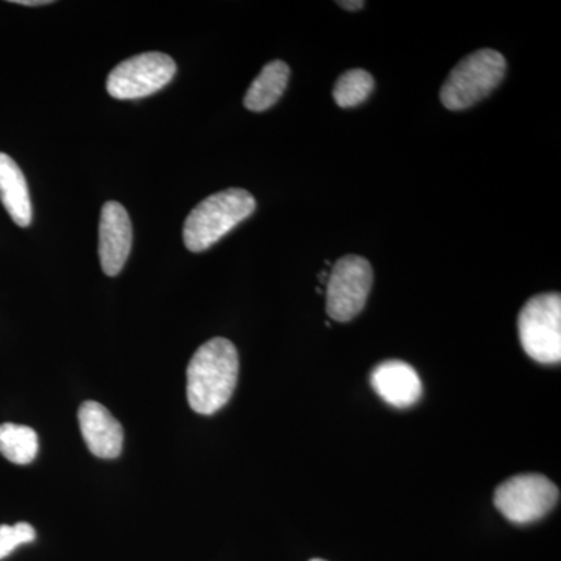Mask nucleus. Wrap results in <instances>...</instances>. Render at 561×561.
I'll return each mask as SVG.
<instances>
[{"label": "nucleus", "mask_w": 561, "mask_h": 561, "mask_svg": "<svg viewBox=\"0 0 561 561\" xmlns=\"http://www.w3.org/2000/svg\"><path fill=\"white\" fill-rule=\"evenodd\" d=\"M370 383L381 400L398 409L412 408L423 393L419 373L408 362L402 360L379 364L371 371Z\"/></svg>", "instance_id": "9d476101"}, {"label": "nucleus", "mask_w": 561, "mask_h": 561, "mask_svg": "<svg viewBox=\"0 0 561 561\" xmlns=\"http://www.w3.org/2000/svg\"><path fill=\"white\" fill-rule=\"evenodd\" d=\"M36 531L28 523H18L14 526H0V560L9 557L21 545L35 541Z\"/></svg>", "instance_id": "2eb2a0df"}, {"label": "nucleus", "mask_w": 561, "mask_h": 561, "mask_svg": "<svg viewBox=\"0 0 561 561\" xmlns=\"http://www.w3.org/2000/svg\"><path fill=\"white\" fill-rule=\"evenodd\" d=\"M337 3H339V5L342 7V9L351 10V11L360 10L362 7L365 5V2H362V0H357V2H354V0H343V2H337Z\"/></svg>", "instance_id": "dca6fc26"}, {"label": "nucleus", "mask_w": 561, "mask_h": 561, "mask_svg": "<svg viewBox=\"0 0 561 561\" xmlns=\"http://www.w3.org/2000/svg\"><path fill=\"white\" fill-rule=\"evenodd\" d=\"M560 490L542 474H519L501 483L494 493L497 511L515 524H530L556 507Z\"/></svg>", "instance_id": "39448f33"}, {"label": "nucleus", "mask_w": 561, "mask_h": 561, "mask_svg": "<svg viewBox=\"0 0 561 561\" xmlns=\"http://www.w3.org/2000/svg\"><path fill=\"white\" fill-rule=\"evenodd\" d=\"M0 202L18 227H31L33 214L27 181L16 161L5 153H0Z\"/></svg>", "instance_id": "9b49d317"}, {"label": "nucleus", "mask_w": 561, "mask_h": 561, "mask_svg": "<svg viewBox=\"0 0 561 561\" xmlns=\"http://www.w3.org/2000/svg\"><path fill=\"white\" fill-rule=\"evenodd\" d=\"M176 73L175 61L161 51H147L111 70L106 91L117 101H136L161 91Z\"/></svg>", "instance_id": "423d86ee"}, {"label": "nucleus", "mask_w": 561, "mask_h": 561, "mask_svg": "<svg viewBox=\"0 0 561 561\" xmlns=\"http://www.w3.org/2000/svg\"><path fill=\"white\" fill-rule=\"evenodd\" d=\"M39 442L36 432L21 424H0V454L16 465H28L38 454Z\"/></svg>", "instance_id": "ddd939ff"}, {"label": "nucleus", "mask_w": 561, "mask_h": 561, "mask_svg": "<svg viewBox=\"0 0 561 561\" xmlns=\"http://www.w3.org/2000/svg\"><path fill=\"white\" fill-rule=\"evenodd\" d=\"M311 561H327V560H321V559H313Z\"/></svg>", "instance_id": "a211bd4d"}, {"label": "nucleus", "mask_w": 561, "mask_h": 561, "mask_svg": "<svg viewBox=\"0 0 561 561\" xmlns=\"http://www.w3.org/2000/svg\"><path fill=\"white\" fill-rule=\"evenodd\" d=\"M13 3H18V5L25 7H39V5H49L50 0H14Z\"/></svg>", "instance_id": "f3484780"}, {"label": "nucleus", "mask_w": 561, "mask_h": 561, "mask_svg": "<svg viewBox=\"0 0 561 561\" xmlns=\"http://www.w3.org/2000/svg\"><path fill=\"white\" fill-rule=\"evenodd\" d=\"M518 332L523 348L530 359L545 365L560 364V294L551 291L531 297L519 312Z\"/></svg>", "instance_id": "20e7f679"}, {"label": "nucleus", "mask_w": 561, "mask_h": 561, "mask_svg": "<svg viewBox=\"0 0 561 561\" xmlns=\"http://www.w3.org/2000/svg\"><path fill=\"white\" fill-rule=\"evenodd\" d=\"M289 77L290 68L286 62L280 60L268 62L247 91L243 99L245 108L254 113L272 108L283 98Z\"/></svg>", "instance_id": "f8f14e48"}, {"label": "nucleus", "mask_w": 561, "mask_h": 561, "mask_svg": "<svg viewBox=\"0 0 561 561\" xmlns=\"http://www.w3.org/2000/svg\"><path fill=\"white\" fill-rule=\"evenodd\" d=\"M238 378L236 346L221 337L203 343L187 367V402L192 411L201 415L219 412L231 400Z\"/></svg>", "instance_id": "f257e3e1"}, {"label": "nucleus", "mask_w": 561, "mask_h": 561, "mask_svg": "<svg viewBox=\"0 0 561 561\" xmlns=\"http://www.w3.org/2000/svg\"><path fill=\"white\" fill-rule=\"evenodd\" d=\"M79 423L88 449L101 459H116L124 446V430L105 405L87 401L80 405Z\"/></svg>", "instance_id": "1a4fd4ad"}, {"label": "nucleus", "mask_w": 561, "mask_h": 561, "mask_svg": "<svg viewBox=\"0 0 561 561\" xmlns=\"http://www.w3.org/2000/svg\"><path fill=\"white\" fill-rule=\"evenodd\" d=\"M256 209L249 191L217 192L191 210L183 228V241L192 253H202L220 241L232 228L242 224Z\"/></svg>", "instance_id": "f03ea898"}, {"label": "nucleus", "mask_w": 561, "mask_h": 561, "mask_svg": "<svg viewBox=\"0 0 561 561\" xmlns=\"http://www.w3.org/2000/svg\"><path fill=\"white\" fill-rule=\"evenodd\" d=\"M373 286V268L365 257L348 254L335 262L327 280V312L332 320L356 319Z\"/></svg>", "instance_id": "0eeeda50"}, {"label": "nucleus", "mask_w": 561, "mask_h": 561, "mask_svg": "<svg viewBox=\"0 0 561 561\" xmlns=\"http://www.w3.org/2000/svg\"><path fill=\"white\" fill-rule=\"evenodd\" d=\"M131 243L133 227L127 209L117 202L105 203L99 225V256L106 275H119L130 256Z\"/></svg>", "instance_id": "6e6552de"}, {"label": "nucleus", "mask_w": 561, "mask_h": 561, "mask_svg": "<svg viewBox=\"0 0 561 561\" xmlns=\"http://www.w3.org/2000/svg\"><path fill=\"white\" fill-rule=\"evenodd\" d=\"M507 69L502 54L482 49L468 55L443 83L440 101L451 111L470 108L500 87Z\"/></svg>", "instance_id": "7ed1b4c3"}, {"label": "nucleus", "mask_w": 561, "mask_h": 561, "mask_svg": "<svg viewBox=\"0 0 561 561\" xmlns=\"http://www.w3.org/2000/svg\"><path fill=\"white\" fill-rule=\"evenodd\" d=\"M373 90H375V79L370 72L364 69H350L339 77L332 95L341 108H353L367 101Z\"/></svg>", "instance_id": "4468645a"}]
</instances>
